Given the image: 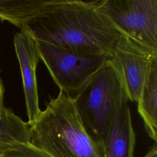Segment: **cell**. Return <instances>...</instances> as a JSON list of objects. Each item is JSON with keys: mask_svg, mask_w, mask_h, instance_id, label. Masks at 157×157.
<instances>
[{"mask_svg": "<svg viewBox=\"0 0 157 157\" xmlns=\"http://www.w3.org/2000/svg\"><path fill=\"white\" fill-rule=\"evenodd\" d=\"M0 157H53L30 142L15 144L0 153Z\"/></svg>", "mask_w": 157, "mask_h": 157, "instance_id": "cell-12", "label": "cell"}, {"mask_svg": "<svg viewBox=\"0 0 157 157\" xmlns=\"http://www.w3.org/2000/svg\"><path fill=\"white\" fill-rule=\"evenodd\" d=\"M128 101L118 110L104 142L105 157H134L136 136Z\"/></svg>", "mask_w": 157, "mask_h": 157, "instance_id": "cell-8", "label": "cell"}, {"mask_svg": "<svg viewBox=\"0 0 157 157\" xmlns=\"http://www.w3.org/2000/svg\"><path fill=\"white\" fill-rule=\"evenodd\" d=\"M101 7L124 35L157 50V0H101Z\"/></svg>", "mask_w": 157, "mask_h": 157, "instance_id": "cell-5", "label": "cell"}, {"mask_svg": "<svg viewBox=\"0 0 157 157\" xmlns=\"http://www.w3.org/2000/svg\"><path fill=\"white\" fill-rule=\"evenodd\" d=\"M73 98L86 132L104 145L118 110L128 101L120 75L109 59Z\"/></svg>", "mask_w": 157, "mask_h": 157, "instance_id": "cell-3", "label": "cell"}, {"mask_svg": "<svg viewBox=\"0 0 157 157\" xmlns=\"http://www.w3.org/2000/svg\"><path fill=\"white\" fill-rule=\"evenodd\" d=\"M22 28L36 40L109 57L124 35L102 10L101 0H49Z\"/></svg>", "mask_w": 157, "mask_h": 157, "instance_id": "cell-1", "label": "cell"}, {"mask_svg": "<svg viewBox=\"0 0 157 157\" xmlns=\"http://www.w3.org/2000/svg\"><path fill=\"white\" fill-rule=\"evenodd\" d=\"M30 125V143L53 157H105L104 145L91 139L74 98L59 91Z\"/></svg>", "mask_w": 157, "mask_h": 157, "instance_id": "cell-2", "label": "cell"}, {"mask_svg": "<svg viewBox=\"0 0 157 157\" xmlns=\"http://www.w3.org/2000/svg\"><path fill=\"white\" fill-rule=\"evenodd\" d=\"M49 0H0V20L20 29L46 6Z\"/></svg>", "mask_w": 157, "mask_h": 157, "instance_id": "cell-11", "label": "cell"}, {"mask_svg": "<svg viewBox=\"0 0 157 157\" xmlns=\"http://www.w3.org/2000/svg\"><path fill=\"white\" fill-rule=\"evenodd\" d=\"M4 89L2 82L0 78V109H2L4 107Z\"/></svg>", "mask_w": 157, "mask_h": 157, "instance_id": "cell-14", "label": "cell"}, {"mask_svg": "<svg viewBox=\"0 0 157 157\" xmlns=\"http://www.w3.org/2000/svg\"><path fill=\"white\" fill-rule=\"evenodd\" d=\"M157 50L123 35L116 42L109 59L118 72L128 101L137 103Z\"/></svg>", "mask_w": 157, "mask_h": 157, "instance_id": "cell-6", "label": "cell"}, {"mask_svg": "<svg viewBox=\"0 0 157 157\" xmlns=\"http://www.w3.org/2000/svg\"><path fill=\"white\" fill-rule=\"evenodd\" d=\"M0 153H1V152H0Z\"/></svg>", "mask_w": 157, "mask_h": 157, "instance_id": "cell-15", "label": "cell"}, {"mask_svg": "<svg viewBox=\"0 0 157 157\" xmlns=\"http://www.w3.org/2000/svg\"><path fill=\"white\" fill-rule=\"evenodd\" d=\"M13 44L22 77L28 123L31 124L41 112L36 80V67L40 60L37 42L26 29L22 28L15 34Z\"/></svg>", "mask_w": 157, "mask_h": 157, "instance_id": "cell-7", "label": "cell"}, {"mask_svg": "<svg viewBox=\"0 0 157 157\" xmlns=\"http://www.w3.org/2000/svg\"><path fill=\"white\" fill-rule=\"evenodd\" d=\"M30 142V125L11 109H0V152L17 143Z\"/></svg>", "mask_w": 157, "mask_h": 157, "instance_id": "cell-10", "label": "cell"}, {"mask_svg": "<svg viewBox=\"0 0 157 157\" xmlns=\"http://www.w3.org/2000/svg\"><path fill=\"white\" fill-rule=\"evenodd\" d=\"M40 59L53 81L73 97L109 61L104 54L80 52L37 40Z\"/></svg>", "mask_w": 157, "mask_h": 157, "instance_id": "cell-4", "label": "cell"}, {"mask_svg": "<svg viewBox=\"0 0 157 157\" xmlns=\"http://www.w3.org/2000/svg\"><path fill=\"white\" fill-rule=\"evenodd\" d=\"M157 58L154 59L145 79L139 100L137 110L142 118L148 136L157 141Z\"/></svg>", "mask_w": 157, "mask_h": 157, "instance_id": "cell-9", "label": "cell"}, {"mask_svg": "<svg viewBox=\"0 0 157 157\" xmlns=\"http://www.w3.org/2000/svg\"><path fill=\"white\" fill-rule=\"evenodd\" d=\"M144 157H157V148L156 143L151 147Z\"/></svg>", "mask_w": 157, "mask_h": 157, "instance_id": "cell-13", "label": "cell"}]
</instances>
